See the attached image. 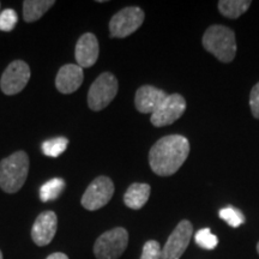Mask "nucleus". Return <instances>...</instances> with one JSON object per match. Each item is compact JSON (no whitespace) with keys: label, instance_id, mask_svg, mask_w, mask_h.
<instances>
[{"label":"nucleus","instance_id":"nucleus-1","mask_svg":"<svg viewBox=\"0 0 259 259\" xmlns=\"http://www.w3.org/2000/svg\"><path fill=\"white\" fill-rule=\"evenodd\" d=\"M190 154L189 139L180 135L162 137L149 153L151 170L160 177L173 176L179 170Z\"/></svg>","mask_w":259,"mask_h":259},{"label":"nucleus","instance_id":"nucleus-2","mask_svg":"<svg viewBox=\"0 0 259 259\" xmlns=\"http://www.w3.org/2000/svg\"><path fill=\"white\" fill-rule=\"evenodd\" d=\"M29 173V157L25 151H16L0 162V187L6 193L22 189Z\"/></svg>","mask_w":259,"mask_h":259},{"label":"nucleus","instance_id":"nucleus-3","mask_svg":"<svg viewBox=\"0 0 259 259\" xmlns=\"http://www.w3.org/2000/svg\"><path fill=\"white\" fill-rule=\"evenodd\" d=\"M203 47L222 63H231L236 54L235 34L225 25H211L204 32Z\"/></svg>","mask_w":259,"mask_h":259},{"label":"nucleus","instance_id":"nucleus-4","mask_svg":"<svg viewBox=\"0 0 259 259\" xmlns=\"http://www.w3.org/2000/svg\"><path fill=\"white\" fill-rule=\"evenodd\" d=\"M128 245V233L122 227H115L103 233L94 244L96 259H119Z\"/></svg>","mask_w":259,"mask_h":259},{"label":"nucleus","instance_id":"nucleus-5","mask_svg":"<svg viewBox=\"0 0 259 259\" xmlns=\"http://www.w3.org/2000/svg\"><path fill=\"white\" fill-rule=\"evenodd\" d=\"M118 79L111 72H103L95 79L88 93V106L99 112L106 108L118 94Z\"/></svg>","mask_w":259,"mask_h":259},{"label":"nucleus","instance_id":"nucleus-6","mask_svg":"<svg viewBox=\"0 0 259 259\" xmlns=\"http://www.w3.org/2000/svg\"><path fill=\"white\" fill-rule=\"evenodd\" d=\"M144 18L143 10L137 6H128L120 10L113 16L109 22L111 37L124 38L130 36L143 24Z\"/></svg>","mask_w":259,"mask_h":259},{"label":"nucleus","instance_id":"nucleus-7","mask_svg":"<svg viewBox=\"0 0 259 259\" xmlns=\"http://www.w3.org/2000/svg\"><path fill=\"white\" fill-rule=\"evenodd\" d=\"M114 194V184L108 177H99L88 186L84 192L82 206L89 211H95L109 203Z\"/></svg>","mask_w":259,"mask_h":259},{"label":"nucleus","instance_id":"nucleus-8","mask_svg":"<svg viewBox=\"0 0 259 259\" xmlns=\"http://www.w3.org/2000/svg\"><path fill=\"white\" fill-rule=\"evenodd\" d=\"M30 79V67L23 60H15L6 67L0 79V88L5 95L21 93Z\"/></svg>","mask_w":259,"mask_h":259},{"label":"nucleus","instance_id":"nucleus-9","mask_svg":"<svg viewBox=\"0 0 259 259\" xmlns=\"http://www.w3.org/2000/svg\"><path fill=\"white\" fill-rule=\"evenodd\" d=\"M185 99L180 94H171L161 102L156 111L151 114L150 121L156 127L171 125L185 113Z\"/></svg>","mask_w":259,"mask_h":259},{"label":"nucleus","instance_id":"nucleus-10","mask_svg":"<svg viewBox=\"0 0 259 259\" xmlns=\"http://www.w3.org/2000/svg\"><path fill=\"white\" fill-rule=\"evenodd\" d=\"M192 232V223L189 220H183L178 223L162 248V259H180L189 247Z\"/></svg>","mask_w":259,"mask_h":259},{"label":"nucleus","instance_id":"nucleus-11","mask_svg":"<svg viewBox=\"0 0 259 259\" xmlns=\"http://www.w3.org/2000/svg\"><path fill=\"white\" fill-rule=\"evenodd\" d=\"M58 229L57 213L52 210L41 212L31 228V239L37 246H47L56 236Z\"/></svg>","mask_w":259,"mask_h":259},{"label":"nucleus","instance_id":"nucleus-12","mask_svg":"<svg viewBox=\"0 0 259 259\" xmlns=\"http://www.w3.org/2000/svg\"><path fill=\"white\" fill-rule=\"evenodd\" d=\"M99 41H97L96 36L92 32H85L77 41L74 57H76L77 65L82 67V69H84V67L88 69V67H92L93 65H95L97 59H99Z\"/></svg>","mask_w":259,"mask_h":259},{"label":"nucleus","instance_id":"nucleus-13","mask_svg":"<svg viewBox=\"0 0 259 259\" xmlns=\"http://www.w3.org/2000/svg\"><path fill=\"white\" fill-rule=\"evenodd\" d=\"M167 96L168 94L166 92L156 88V87L143 85L136 93V108L139 113H143V114H149V113L153 114Z\"/></svg>","mask_w":259,"mask_h":259},{"label":"nucleus","instance_id":"nucleus-14","mask_svg":"<svg viewBox=\"0 0 259 259\" xmlns=\"http://www.w3.org/2000/svg\"><path fill=\"white\" fill-rule=\"evenodd\" d=\"M84 79L83 69L77 64H66L60 67L56 78V87L61 94H72L79 89Z\"/></svg>","mask_w":259,"mask_h":259},{"label":"nucleus","instance_id":"nucleus-15","mask_svg":"<svg viewBox=\"0 0 259 259\" xmlns=\"http://www.w3.org/2000/svg\"><path fill=\"white\" fill-rule=\"evenodd\" d=\"M150 191L151 189L148 184H132L124 194L125 205L134 210L142 209L150 197Z\"/></svg>","mask_w":259,"mask_h":259},{"label":"nucleus","instance_id":"nucleus-16","mask_svg":"<svg viewBox=\"0 0 259 259\" xmlns=\"http://www.w3.org/2000/svg\"><path fill=\"white\" fill-rule=\"evenodd\" d=\"M56 4L53 0H25L23 2V18L25 22L37 21Z\"/></svg>","mask_w":259,"mask_h":259},{"label":"nucleus","instance_id":"nucleus-17","mask_svg":"<svg viewBox=\"0 0 259 259\" xmlns=\"http://www.w3.org/2000/svg\"><path fill=\"white\" fill-rule=\"evenodd\" d=\"M250 0H221L219 2L220 12L227 18L236 19L250 9Z\"/></svg>","mask_w":259,"mask_h":259},{"label":"nucleus","instance_id":"nucleus-18","mask_svg":"<svg viewBox=\"0 0 259 259\" xmlns=\"http://www.w3.org/2000/svg\"><path fill=\"white\" fill-rule=\"evenodd\" d=\"M65 189V180L61 178H53L45 183L40 189V199L44 203L56 200Z\"/></svg>","mask_w":259,"mask_h":259},{"label":"nucleus","instance_id":"nucleus-19","mask_svg":"<svg viewBox=\"0 0 259 259\" xmlns=\"http://www.w3.org/2000/svg\"><path fill=\"white\" fill-rule=\"evenodd\" d=\"M67 145H69V139L65 137H57L48 139V141H45L42 143V153H44L46 156L56 158L60 156L61 154L66 150Z\"/></svg>","mask_w":259,"mask_h":259},{"label":"nucleus","instance_id":"nucleus-20","mask_svg":"<svg viewBox=\"0 0 259 259\" xmlns=\"http://www.w3.org/2000/svg\"><path fill=\"white\" fill-rule=\"evenodd\" d=\"M219 215L223 221L227 222V225L233 227V228H238V227L244 225L246 221L241 210L236 209L234 206H226V208L220 210Z\"/></svg>","mask_w":259,"mask_h":259},{"label":"nucleus","instance_id":"nucleus-21","mask_svg":"<svg viewBox=\"0 0 259 259\" xmlns=\"http://www.w3.org/2000/svg\"><path fill=\"white\" fill-rule=\"evenodd\" d=\"M194 241H196L197 246H199L200 248L208 251L213 250V248H216V246L219 245L218 236L212 234L209 228L199 229V231L196 233V235H194Z\"/></svg>","mask_w":259,"mask_h":259},{"label":"nucleus","instance_id":"nucleus-22","mask_svg":"<svg viewBox=\"0 0 259 259\" xmlns=\"http://www.w3.org/2000/svg\"><path fill=\"white\" fill-rule=\"evenodd\" d=\"M18 22V15L15 10L5 9L0 12V30L11 31L14 30Z\"/></svg>","mask_w":259,"mask_h":259},{"label":"nucleus","instance_id":"nucleus-23","mask_svg":"<svg viewBox=\"0 0 259 259\" xmlns=\"http://www.w3.org/2000/svg\"><path fill=\"white\" fill-rule=\"evenodd\" d=\"M139 259H162V247L156 240H148L143 246Z\"/></svg>","mask_w":259,"mask_h":259},{"label":"nucleus","instance_id":"nucleus-24","mask_svg":"<svg viewBox=\"0 0 259 259\" xmlns=\"http://www.w3.org/2000/svg\"><path fill=\"white\" fill-rule=\"evenodd\" d=\"M250 107H251L252 114H253L254 118L259 119V83L255 84L251 90Z\"/></svg>","mask_w":259,"mask_h":259},{"label":"nucleus","instance_id":"nucleus-25","mask_svg":"<svg viewBox=\"0 0 259 259\" xmlns=\"http://www.w3.org/2000/svg\"><path fill=\"white\" fill-rule=\"evenodd\" d=\"M46 259H69V257L65 253H63V252H56V253H52L48 255Z\"/></svg>","mask_w":259,"mask_h":259},{"label":"nucleus","instance_id":"nucleus-26","mask_svg":"<svg viewBox=\"0 0 259 259\" xmlns=\"http://www.w3.org/2000/svg\"><path fill=\"white\" fill-rule=\"evenodd\" d=\"M0 259H4V258H3V252H2V250H0Z\"/></svg>","mask_w":259,"mask_h":259},{"label":"nucleus","instance_id":"nucleus-27","mask_svg":"<svg viewBox=\"0 0 259 259\" xmlns=\"http://www.w3.org/2000/svg\"><path fill=\"white\" fill-rule=\"evenodd\" d=\"M257 252H258V254H259V242L257 244Z\"/></svg>","mask_w":259,"mask_h":259}]
</instances>
